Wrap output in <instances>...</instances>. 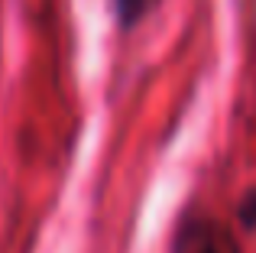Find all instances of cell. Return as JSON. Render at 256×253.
<instances>
[{
	"label": "cell",
	"instance_id": "cell-1",
	"mask_svg": "<svg viewBox=\"0 0 256 253\" xmlns=\"http://www.w3.org/2000/svg\"><path fill=\"white\" fill-rule=\"evenodd\" d=\"M172 253H237L230 230L208 214H188L178 224Z\"/></svg>",
	"mask_w": 256,
	"mask_h": 253
},
{
	"label": "cell",
	"instance_id": "cell-2",
	"mask_svg": "<svg viewBox=\"0 0 256 253\" xmlns=\"http://www.w3.org/2000/svg\"><path fill=\"white\" fill-rule=\"evenodd\" d=\"M152 0H114V10H117L120 26H133L146 10H150Z\"/></svg>",
	"mask_w": 256,
	"mask_h": 253
},
{
	"label": "cell",
	"instance_id": "cell-3",
	"mask_svg": "<svg viewBox=\"0 0 256 253\" xmlns=\"http://www.w3.org/2000/svg\"><path fill=\"white\" fill-rule=\"evenodd\" d=\"M240 221H244V228H256V192L240 202Z\"/></svg>",
	"mask_w": 256,
	"mask_h": 253
}]
</instances>
